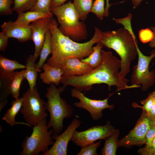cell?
I'll return each instance as SVG.
<instances>
[{
    "label": "cell",
    "instance_id": "21",
    "mask_svg": "<svg viewBox=\"0 0 155 155\" xmlns=\"http://www.w3.org/2000/svg\"><path fill=\"white\" fill-rule=\"evenodd\" d=\"M34 55H30L26 61L25 78L27 80L30 89H32L36 86L38 72L36 67Z\"/></svg>",
    "mask_w": 155,
    "mask_h": 155
},
{
    "label": "cell",
    "instance_id": "22",
    "mask_svg": "<svg viewBox=\"0 0 155 155\" xmlns=\"http://www.w3.org/2000/svg\"><path fill=\"white\" fill-rule=\"evenodd\" d=\"M51 34L49 30L46 33L44 43L39 55V61L37 63L35 64L36 68L38 72L41 71L40 69L42 67L48 56L51 53Z\"/></svg>",
    "mask_w": 155,
    "mask_h": 155
},
{
    "label": "cell",
    "instance_id": "17",
    "mask_svg": "<svg viewBox=\"0 0 155 155\" xmlns=\"http://www.w3.org/2000/svg\"><path fill=\"white\" fill-rule=\"evenodd\" d=\"M17 19L14 23L16 25L23 27L29 26L30 23L38 19L45 18H53L50 15L37 11H29L18 13Z\"/></svg>",
    "mask_w": 155,
    "mask_h": 155
},
{
    "label": "cell",
    "instance_id": "20",
    "mask_svg": "<svg viewBox=\"0 0 155 155\" xmlns=\"http://www.w3.org/2000/svg\"><path fill=\"white\" fill-rule=\"evenodd\" d=\"M120 133L119 129H115L112 133L104 140L103 147L101 149V155H115L119 147L118 137Z\"/></svg>",
    "mask_w": 155,
    "mask_h": 155
},
{
    "label": "cell",
    "instance_id": "14",
    "mask_svg": "<svg viewBox=\"0 0 155 155\" xmlns=\"http://www.w3.org/2000/svg\"><path fill=\"white\" fill-rule=\"evenodd\" d=\"M1 27L2 32L8 38H16L21 42L32 40V31L30 25L26 27H21L9 20L4 22Z\"/></svg>",
    "mask_w": 155,
    "mask_h": 155
},
{
    "label": "cell",
    "instance_id": "24",
    "mask_svg": "<svg viewBox=\"0 0 155 155\" xmlns=\"http://www.w3.org/2000/svg\"><path fill=\"white\" fill-rule=\"evenodd\" d=\"M74 8L80 21H84L90 12L93 0H73Z\"/></svg>",
    "mask_w": 155,
    "mask_h": 155
},
{
    "label": "cell",
    "instance_id": "25",
    "mask_svg": "<svg viewBox=\"0 0 155 155\" xmlns=\"http://www.w3.org/2000/svg\"><path fill=\"white\" fill-rule=\"evenodd\" d=\"M103 45L100 43H97L93 46L92 52L86 58L81 59L82 62L88 64L93 69L98 66L102 62V59L101 51Z\"/></svg>",
    "mask_w": 155,
    "mask_h": 155
},
{
    "label": "cell",
    "instance_id": "12",
    "mask_svg": "<svg viewBox=\"0 0 155 155\" xmlns=\"http://www.w3.org/2000/svg\"><path fill=\"white\" fill-rule=\"evenodd\" d=\"M82 122L74 118L65 130L61 134L53 133L52 137L55 140L54 144L48 151L42 155H66L68 143L75 131L80 127Z\"/></svg>",
    "mask_w": 155,
    "mask_h": 155
},
{
    "label": "cell",
    "instance_id": "10",
    "mask_svg": "<svg viewBox=\"0 0 155 155\" xmlns=\"http://www.w3.org/2000/svg\"><path fill=\"white\" fill-rule=\"evenodd\" d=\"M151 122L149 115L142 110V113L134 127L127 135L119 140V147L129 148L133 146L145 144L146 135L150 127Z\"/></svg>",
    "mask_w": 155,
    "mask_h": 155
},
{
    "label": "cell",
    "instance_id": "23",
    "mask_svg": "<svg viewBox=\"0 0 155 155\" xmlns=\"http://www.w3.org/2000/svg\"><path fill=\"white\" fill-rule=\"evenodd\" d=\"M26 68V65L21 64L16 60L7 59L3 55H0V74H11L16 69Z\"/></svg>",
    "mask_w": 155,
    "mask_h": 155
},
{
    "label": "cell",
    "instance_id": "5",
    "mask_svg": "<svg viewBox=\"0 0 155 155\" xmlns=\"http://www.w3.org/2000/svg\"><path fill=\"white\" fill-rule=\"evenodd\" d=\"M51 11L57 17L62 34L73 40L79 41L86 39L88 32L86 26L79 20L78 14L71 1L56 7Z\"/></svg>",
    "mask_w": 155,
    "mask_h": 155
},
{
    "label": "cell",
    "instance_id": "29",
    "mask_svg": "<svg viewBox=\"0 0 155 155\" xmlns=\"http://www.w3.org/2000/svg\"><path fill=\"white\" fill-rule=\"evenodd\" d=\"M104 4V0H95L90 11L100 20H102L105 16Z\"/></svg>",
    "mask_w": 155,
    "mask_h": 155
},
{
    "label": "cell",
    "instance_id": "27",
    "mask_svg": "<svg viewBox=\"0 0 155 155\" xmlns=\"http://www.w3.org/2000/svg\"><path fill=\"white\" fill-rule=\"evenodd\" d=\"M37 0H13V11L17 13L24 12L32 8L36 4Z\"/></svg>",
    "mask_w": 155,
    "mask_h": 155
},
{
    "label": "cell",
    "instance_id": "33",
    "mask_svg": "<svg viewBox=\"0 0 155 155\" xmlns=\"http://www.w3.org/2000/svg\"><path fill=\"white\" fill-rule=\"evenodd\" d=\"M138 34L140 40L143 43L150 42L153 37L152 30L148 28L141 29L139 31Z\"/></svg>",
    "mask_w": 155,
    "mask_h": 155
},
{
    "label": "cell",
    "instance_id": "34",
    "mask_svg": "<svg viewBox=\"0 0 155 155\" xmlns=\"http://www.w3.org/2000/svg\"><path fill=\"white\" fill-rule=\"evenodd\" d=\"M155 137V120H152L151 125L147 131L145 138V147H148L150 146L152 141Z\"/></svg>",
    "mask_w": 155,
    "mask_h": 155
},
{
    "label": "cell",
    "instance_id": "39",
    "mask_svg": "<svg viewBox=\"0 0 155 155\" xmlns=\"http://www.w3.org/2000/svg\"><path fill=\"white\" fill-rule=\"evenodd\" d=\"M153 34V37L152 40L150 42L149 46L151 48H155V26L151 27Z\"/></svg>",
    "mask_w": 155,
    "mask_h": 155
},
{
    "label": "cell",
    "instance_id": "2",
    "mask_svg": "<svg viewBox=\"0 0 155 155\" xmlns=\"http://www.w3.org/2000/svg\"><path fill=\"white\" fill-rule=\"evenodd\" d=\"M53 18L50 31L51 34L52 55L47 63L52 67H61L65 61L75 58L80 60L89 56L93 52V45L99 42L102 31L95 27L94 34L88 41L83 43L75 42L63 35Z\"/></svg>",
    "mask_w": 155,
    "mask_h": 155
},
{
    "label": "cell",
    "instance_id": "30",
    "mask_svg": "<svg viewBox=\"0 0 155 155\" xmlns=\"http://www.w3.org/2000/svg\"><path fill=\"white\" fill-rule=\"evenodd\" d=\"M101 141L89 144L81 148L77 155H97V150L100 146Z\"/></svg>",
    "mask_w": 155,
    "mask_h": 155
},
{
    "label": "cell",
    "instance_id": "40",
    "mask_svg": "<svg viewBox=\"0 0 155 155\" xmlns=\"http://www.w3.org/2000/svg\"><path fill=\"white\" fill-rule=\"evenodd\" d=\"M154 96L153 106L149 115L151 119L153 120H155V96Z\"/></svg>",
    "mask_w": 155,
    "mask_h": 155
},
{
    "label": "cell",
    "instance_id": "41",
    "mask_svg": "<svg viewBox=\"0 0 155 155\" xmlns=\"http://www.w3.org/2000/svg\"><path fill=\"white\" fill-rule=\"evenodd\" d=\"M109 0H106V5L105 7V16L106 17L108 16L109 14V9L112 4L109 3Z\"/></svg>",
    "mask_w": 155,
    "mask_h": 155
},
{
    "label": "cell",
    "instance_id": "35",
    "mask_svg": "<svg viewBox=\"0 0 155 155\" xmlns=\"http://www.w3.org/2000/svg\"><path fill=\"white\" fill-rule=\"evenodd\" d=\"M132 15L129 13L125 18L121 19H115L113 18V19L115 21L117 24H122L124 28L128 30L131 33H133L131 25V20Z\"/></svg>",
    "mask_w": 155,
    "mask_h": 155
},
{
    "label": "cell",
    "instance_id": "37",
    "mask_svg": "<svg viewBox=\"0 0 155 155\" xmlns=\"http://www.w3.org/2000/svg\"><path fill=\"white\" fill-rule=\"evenodd\" d=\"M8 38L2 32H0V50L4 52L8 44Z\"/></svg>",
    "mask_w": 155,
    "mask_h": 155
},
{
    "label": "cell",
    "instance_id": "36",
    "mask_svg": "<svg viewBox=\"0 0 155 155\" xmlns=\"http://www.w3.org/2000/svg\"><path fill=\"white\" fill-rule=\"evenodd\" d=\"M138 153L142 155H155V137L150 146L148 147H144L140 149Z\"/></svg>",
    "mask_w": 155,
    "mask_h": 155
},
{
    "label": "cell",
    "instance_id": "42",
    "mask_svg": "<svg viewBox=\"0 0 155 155\" xmlns=\"http://www.w3.org/2000/svg\"><path fill=\"white\" fill-rule=\"evenodd\" d=\"M143 0H131L133 7L135 9L138 7Z\"/></svg>",
    "mask_w": 155,
    "mask_h": 155
},
{
    "label": "cell",
    "instance_id": "43",
    "mask_svg": "<svg viewBox=\"0 0 155 155\" xmlns=\"http://www.w3.org/2000/svg\"><path fill=\"white\" fill-rule=\"evenodd\" d=\"M151 93L154 96H155V90L152 92H151Z\"/></svg>",
    "mask_w": 155,
    "mask_h": 155
},
{
    "label": "cell",
    "instance_id": "8",
    "mask_svg": "<svg viewBox=\"0 0 155 155\" xmlns=\"http://www.w3.org/2000/svg\"><path fill=\"white\" fill-rule=\"evenodd\" d=\"M137 51L138 61L137 64L133 68L131 84V85H140L142 90L146 91L155 82V72L149 70L150 63L155 57V50L152 51L149 56L144 55L138 47Z\"/></svg>",
    "mask_w": 155,
    "mask_h": 155
},
{
    "label": "cell",
    "instance_id": "6",
    "mask_svg": "<svg viewBox=\"0 0 155 155\" xmlns=\"http://www.w3.org/2000/svg\"><path fill=\"white\" fill-rule=\"evenodd\" d=\"M46 118L43 119L36 125L33 127L32 132L30 136H26L22 142V150L20 152L21 155H38L49 150V147L53 145V128L48 131Z\"/></svg>",
    "mask_w": 155,
    "mask_h": 155
},
{
    "label": "cell",
    "instance_id": "28",
    "mask_svg": "<svg viewBox=\"0 0 155 155\" xmlns=\"http://www.w3.org/2000/svg\"><path fill=\"white\" fill-rule=\"evenodd\" d=\"M53 0H37L34 6L29 11H37L50 15H53L51 11Z\"/></svg>",
    "mask_w": 155,
    "mask_h": 155
},
{
    "label": "cell",
    "instance_id": "18",
    "mask_svg": "<svg viewBox=\"0 0 155 155\" xmlns=\"http://www.w3.org/2000/svg\"><path fill=\"white\" fill-rule=\"evenodd\" d=\"M23 102V97L15 99L12 101L11 107L6 112L2 118V120L9 124L11 126L20 124L25 125L32 128L33 127L27 123L17 122L15 121L16 115L20 111L22 106Z\"/></svg>",
    "mask_w": 155,
    "mask_h": 155
},
{
    "label": "cell",
    "instance_id": "16",
    "mask_svg": "<svg viewBox=\"0 0 155 155\" xmlns=\"http://www.w3.org/2000/svg\"><path fill=\"white\" fill-rule=\"evenodd\" d=\"M42 68L44 72L40 74V78L42 82L48 85L53 84L58 86L63 75L62 69L52 67L47 63H44Z\"/></svg>",
    "mask_w": 155,
    "mask_h": 155
},
{
    "label": "cell",
    "instance_id": "11",
    "mask_svg": "<svg viewBox=\"0 0 155 155\" xmlns=\"http://www.w3.org/2000/svg\"><path fill=\"white\" fill-rule=\"evenodd\" d=\"M115 129L110 122L107 121L103 125L93 126L80 131L75 130L71 141L76 146L82 148L97 140H104Z\"/></svg>",
    "mask_w": 155,
    "mask_h": 155
},
{
    "label": "cell",
    "instance_id": "15",
    "mask_svg": "<svg viewBox=\"0 0 155 155\" xmlns=\"http://www.w3.org/2000/svg\"><path fill=\"white\" fill-rule=\"evenodd\" d=\"M63 76H80L88 73L94 69L89 65L82 62L80 60L71 58L66 60L61 67Z\"/></svg>",
    "mask_w": 155,
    "mask_h": 155
},
{
    "label": "cell",
    "instance_id": "19",
    "mask_svg": "<svg viewBox=\"0 0 155 155\" xmlns=\"http://www.w3.org/2000/svg\"><path fill=\"white\" fill-rule=\"evenodd\" d=\"M13 73L14 72L9 74H0V112L7 103V98L11 94V84Z\"/></svg>",
    "mask_w": 155,
    "mask_h": 155
},
{
    "label": "cell",
    "instance_id": "1",
    "mask_svg": "<svg viewBox=\"0 0 155 155\" xmlns=\"http://www.w3.org/2000/svg\"><path fill=\"white\" fill-rule=\"evenodd\" d=\"M102 62L97 67L85 74L80 76H62L60 83L66 86H71L82 92L89 91L95 84H105L109 90L112 86L117 88V91L122 90L138 88L140 85H127L128 80L121 76L119 72L121 62L111 51L101 50Z\"/></svg>",
    "mask_w": 155,
    "mask_h": 155
},
{
    "label": "cell",
    "instance_id": "3",
    "mask_svg": "<svg viewBox=\"0 0 155 155\" xmlns=\"http://www.w3.org/2000/svg\"><path fill=\"white\" fill-rule=\"evenodd\" d=\"M99 42L108 49L114 50L120 56L121 65L119 73L125 78L129 72L132 61L137 55V42L134 33L124 28L102 32Z\"/></svg>",
    "mask_w": 155,
    "mask_h": 155
},
{
    "label": "cell",
    "instance_id": "38",
    "mask_svg": "<svg viewBox=\"0 0 155 155\" xmlns=\"http://www.w3.org/2000/svg\"><path fill=\"white\" fill-rule=\"evenodd\" d=\"M68 0H53L51 4V7L59 6L64 4Z\"/></svg>",
    "mask_w": 155,
    "mask_h": 155
},
{
    "label": "cell",
    "instance_id": "9",
    "mask_svg": "<svg viewBox=\"0 0 155 155\" xmlns=\"http://www.w3.org/2000/svg\"><path fill=\"white\" fill-rule=\"evenodd\" d=\"M71 94L72 97L80 101L74 103V106L87 111L94 121L98 120L102 117L103 110L108 108L112 110L114 107L113 105H109L108 103V99L112 94L102 100L93 99L86 96L82 92L74 88L71 90Z\"/></svg>",
    "mask_w": 155,
    "mask_h": 155
},
{
    "label": "cell",
    "instance_id": "4",
    "mask_svg": "<svg viewBox=\"0 0 155 155\" xmlns=\"http://www.w3.org/2000/svg\"><path fill=\"white\" fill-rule=\"evenodd\" d=\"M66 87L63 85L57 88L55 84H51L47 88L45 95L47 101L45 102V106L50 115L47 126L49 128L52 127L53 133L58 134L63 130L64 119L71 117L73 112L72 106L60 96Z\"/></svg>",
    "mask_w": 155,
    "mask_h": 155
},
{
    "label": "cell",
    "instance_id": "31",
    "mask_svg": "<svg viewBox=\"0 0 155 155\" xmlns=\"http://www.w3.org/2000/svg\"><path fill=\"white\" fill-rule=\"evenodd\" d=\"M155 96L151 93L149 94L148 96L145 99L140 102L142 106H140L136 103H133L132 106L134 107L140 108L142 110L145 111L149 115L151 109L153 106Z\"/></svg>",
    "mask_w": 155,
    "mask_h": 155
},
{
    "label": "cell",
    "instance_id": "13",
    "mask_svg": "<svg viewBox=\"0 0 155 155\" xmlns=\"http://www.w3.org/2000/svg\"><path fill=\"white\" fill-rule=\"evenodd\" d=\"M53 18L38 19L30 24L32 31V40L35 45L33 55L35 60L40 55L47 32L50 30Z\"/></svg>",
    "mask_w": 155,
    "mask_h": 155
},
{
    "label": "cell",
    "instance_id": "7",
    "mask_svg": "<svg viewBox=\"0 0 155 155\" xmlns=\"http://www.w3.org/2000/svg\"><path fill=\"white\" fill-rule=\"evenodd\" d=\"M22 97L20 112L27 123L34 127L47 117L45 102L41 98L36 86L28 89Z\"/></svg>",
    "mask_w": 155,
    "mask_h": 155
},
{
    "label": "cell",
    "instance_id": "32",
    "mask_svg": "<svg viewBox=\"0 0 155 155\" xmlns=\"http://www.w3.org/2000/svg\"><path fill=\"white\" fill-rule=\"evenodd\" d=\"M13 0H0V15H11L13 11L11 8Z\"/></svg>",
    "mask_w": 155,
    "mask_h": 155
},
{
    "label": "cell",
    "instance_id": "26",
    "mask_svg": "<svg viewBox=\"0 0 155 155\" xmlns=\"http://www.w3.org/2000/svg\"><path fill=\"white\" fill-rule=\"evenodd\" d=\"M26 70L20 71H14L11 84V95L15 99L19 98L21 84L25 78Z\"/></svg>",
    "mask_w": 155,
    "mask_h": 155
}]
</instances>
